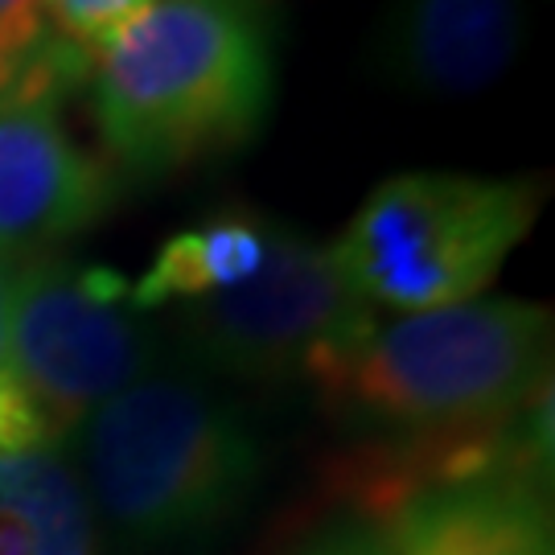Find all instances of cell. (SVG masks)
Wrapping results in <instances>:
<instances>
[{"label": "cell", "mask_w": 555, "mask_h": 555, "mask_svg": "<svg viewBox=\"0 0 555 555\" xmlns=\"http://www.w3.org/2000/svg\"><path fill=\"white\" fill-rule=\"evenodd\" d=\"M522 46V0H387L366 41V66L403 95L465 100L506 79Z\"/></svg>", "instance_id": "cell-9"}, {"label": "cell", "mask_w": 555, "mask_h": 555, "mask_svg": "<svg viewBox=\"0 0 555 555\" xmlns=\"http://www.w3.org/2000/svg\"><path fill=\"white\" fill-rule=\"evenodd\" d=\"M251 4H272V0H251Z\"/></svg>", "instance_id": "cell-16"}, {"label": "cell", "mask_w": 555, "mask_h": 555, "mask_svg": "<svg viewBox=\"0 0 555 555\" xmlns=\"http://www.w3.org/2000/svg\"><path fill=\"white\" fill-rule=\"evenodd\" d=\"M116 169L70 137L59 100L0 95V259L25 263L100 227Z\"/></svg>", "instance_id": "cell-8"}, {"label": "cell", "mask_w": 555, "mask_h": 555, "mask_svg": "<svg viewBox=\"0 0 555 555\" xmlns=\"http://www.w3.org/2000/svg\"><path fill=\"white\" fill-rule=\"evenodd\" d=\"M100 535L132 555L210 547L263 486V440L231 391L198 366L128 383L70 440Z\"/></svg>", "instance_id": "cell-3"}, {"label": "cell", "mask_w": 555, "mask_h": 555, "mask_svg": "<svg viewBox=\"0 0 555 555\" xmlns=\"http://www.w3.org/2000/svg\"><path fill=\"white\" fill-rule=\"evenodd\" d=\"M547 387L552 309L518 297L375 318L313 383L341 428L396 449L399 461L494 437Z\"/></svg>", "instance_id": "cell-2"}, {"label": "cell", "mask_w": 555, "mask_h": 555, "mask_svg": "<svg viewBox=\"0 0 555 555\" xmlns=\"http://www.w3.org/2000/svg\"><path fill=\"white\" fill-rule=\"evenodd\" d=\"M95 62L50 34L41 0H0V95L66 100Z\"/></svg>", "instance_id": "cell-12"}, {"label": "cell", "mask_w": 555, "mask_h": 555, "mask_svg": "<svg viewBox=\"0 0 555 555\" xmlns=\"http://www.w3.org/2000/svg\"><path fill=\"white\" fill-rule=\"evenodd\" d=\"M309 555H387V552L371 535V527H341V531L325 535L321 543H313Z\"/></svg>", "instance_id": "cell-14"}, {"label": "cell", "mask_w": 555, "mask_h": 555, "mask_svg": "<svg viewBox=\"0 0 555 555\" xmlns=\"http://www.w3.org/2000/svg\"><path fill=\"white\" fill-rule=\"evenodd\" d=\"M552 391L494 437L371 477V535L387 555H555L547 502Z\"/></svg>", "instance_id": "cell-6"}, {"label": "cell", "mask_w": 555, "mask_h": 555, "mask_svg": "<svg viewBox=\"0 0 555 555\" xmlns=\"http://www.w3.org/2000/svg\"><path fill=\"white\" fill-rule=\"evenodd\" d=\"M539 210V178L412 169L378 181L330 256L375 313L449 309L486 297Z\"/></svg>", "instance_id": "cell-5"}, {"label": "cell", "mask_w": 555, "mask_h": 555, "mask_svg": "<svg viewBox=\"0 0 555 555\" xmlns=\"http://www.w3.org/2000/svg\"><path fill=\"white\" fill-rule=\"evenodd\" d=\"M153 0H41L50 34L95 62L100 50Z\"/></svg>", "instance_id": "cell-13"}, {"label": "cell", "mask_w": 555, "mask_h": 555, "mask_svg": "<svg viewBox=\"0 0 555 555\" xmlns=\"http://www.w3.org/2000/svg\"><path fill=\"white\" fill-rule=\"evenodd\" d=\"M13 268L0 259V362H4V330H9V297H13Z\"/></svg>", "instance_id": "cell-15"}, {"label": "cell", "mask_w": 555, "mask_h": 555, "mask_svg": "<svg viewBox=\"0 0 555 555\" xmlns=\"http://www.w3.org/2000/svg\"><path fill=\"white\" fill-rule=\"evenodd\" d=\"M0 518L17 522L34 555H100V522L66 453H0Z\"/></svg>", "instance_id": "cell-11"}, {"label": "cell", "mask_w": 555, "mask_h": 555, "mask_svg": "<svg viewBox=\"0 0 555 555\" xmlns=\"http://www.w3.org/2000/svg\"><path fill=\"white\" fill-rule=\"evenodd\" d=\"M375 318L341 276L330 243L276 219L256 276L219 297L178 305L173 330L202 375L313 387Z\"/></svg>", "instance_id": "cell-7"}, {"label": "cell", "mask_w": 555, "mask_h": 555, "mask_svg": "<svg viewBox=\"0 0 555 555\" xmlns=\"http://www.w3.org/2000/svg\"><path fill=\"white\" fill-rule=\"evenodd\" d=\"M87 95L116 178L235 157L276 103L272 13L251 0H153L100 50Z\"/></svg>", "instance_id": "cell-1"}, {"label": "cell", "mask_w": 555, "mask_h": 555, "mask_svg": "<svg viewBox=\"0 0 555 555\" xmlns=\"http://www.w3.org/2000/svg\"><path fill=\"white\" fill-rule=\"evenodd\" d=\"M272 222L276 215L238 206V210H222L215 219L169 235L157 247L153 263L144 268V276L132 280L128 288L132 309L140 313L178 309V305H194V300L219 297L227 288L247 284L263 268Z\"/></svg>", "instance_id": "cell-10"}, {"label": "cell", "mask_w": 555, "mask_h": 555, "mask_svg": "<svg viewBox=\"0 0 555 555\" xmlns=\"http://www.w3.org/2000/svg\"><path fill=\"white\" fill-rule=\"evenodd\" d=\"M128 288L112 268L62 251L13 268L0 453H66L107 399L157 371L160 334Z\"/></svg>", "instance_id": "cell-4"}]
</instances>
